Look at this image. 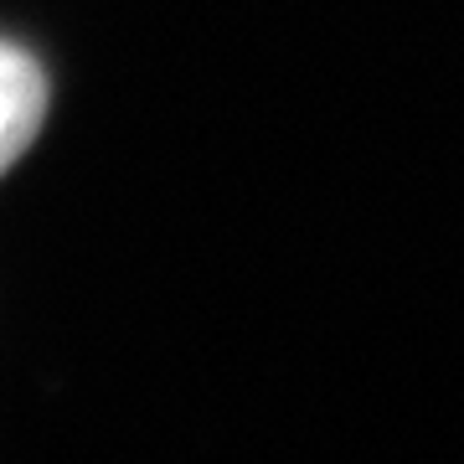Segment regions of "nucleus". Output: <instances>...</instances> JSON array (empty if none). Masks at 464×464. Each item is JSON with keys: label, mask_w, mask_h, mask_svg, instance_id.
I'll use <instances>...</instances> for the list:
<instances>
[{"label": "nucleus", "mask_w": 464, "mask_h": 464, "mask_svg": "<svg viewBox=\"0 0 464 464\" xmlns=\"http://www.w3.org/2000/svg\"><path fill=\"white\" fill-rule=\"evenodd\" d=\"M47 114V78L32 52L0 42V176L21 160Z\"/></svg>", "instance_id": "obj_1"}]
</instances>
